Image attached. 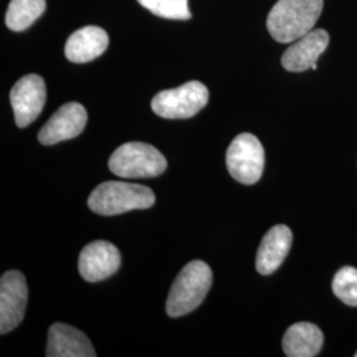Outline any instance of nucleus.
Wrapping results in <instances>:
<instances>
[{"mask_svg": "<svg viewBox=\"0 0 357 357\" xmlns=\"http://www.w3.org/2000/svg\"><path fill=\"white\" fill-rule=\"evenodd\" d=\"M47 8L45 0H11L6 13V24L15 32L26 31Z\"/></svg>", "mask_w": 357, "mask_h": 357, "instance_id": "nucleus-16", "label": "nucleus"}, {"mask_svg": "<svg viewBox=\"0 0 357 357\" xmlns=\"http://www.w3.org/2000/svg\"><path fill=\"white\" fill-rule=\"evenodd\" d=\"M88 113L81 103H65L41 128L38 141L44 146H52L73 139L84 131Z\"/></svg>", "mask_w": 357, "mask_h": 357, "instance_id": "nucleus-9", "label": "nucleus"}, {"mask_svg": "<svg viewBox=\"0 0 357 357\" xmlns=\"http://www.w3.org/2000/svg\"><path fill=\"white\" fill-rule=\"evenodd\" d=\"M323 4V0H278L268 16L271 38L282 44L303 38L314 29Z\"/></svg>", "mask_w": 357, "mask_h": 357, "instance_id": "nucleus-1", "label": "nucleus"}, {"mask_svg": "<svg viewBox=\"0 0 357 357\" xmlns=\"http://www.w3.org/2000/svg\"><path fill=\"white\" fill-rule=\"evenodd\" d=\"M109 47V35L100 26H88L77 29L65 44V56L75 64H85L103 54Z\"/></svg>", "mask_w": 357, "mask_h": 357, "instance_id": "nucleus-14", "label": "nucleus"}, {"mask_svg": "<svg viewBox=\"0 0 357 357\" xmlns=\"http://www.w3.org/2000/svg\"><path fill=\"white\" fill-rule=\"evenodd\" d=\"M150 13L169 20H188L192 15L188 0H138Z\"/></svg>", "mask_w": 357, "mask_h": 357, "instance_id": "nucleus-17", "label": "nucleus"}, {"mask_svg": "<svg viewBox=\"0 0 357 357\" xmlns=\"http://www.w3.org/2000/svg\"><path fill=\"white\" fill-rule=\"evenodd\" d=\"M15 122L20 128L31 125L44 109L47 101V86L43 77L26 75L22 77L10 93Z\"/></svg>", "mask_w": 357, "mask_h": 357, "instance_id": "nucleus-8", "label": "nucleus"}, {"mask_svg": "<svg viewBox=\"0 0 357 357\" xmlns=\"http://www.w3.org/2000/svg\"><path fill=\"white\" fill-rule=\"evenodd\" d=\"M48 357H96L94 347L84 332L75 327L54 323L48 332Z\"/></svg>", "mask_w": 357, "mask_h": 357, "instance_id": "nucleus-13", "label": "nucleus"}, {"mask_svg": "<svg viewBox=\"0 0 357 357\" xmlns=\"http://www.w3.org/2000/svg\"><path fill=\"white\" fill-rule=\"evenodd\" d=\"M209 91L204 84L190 81L175 89L158 93L151 101L153 113L166 119H187L204 109Z\"/></svg>", "mask_w": 357, "mask_h": 357, "instance_id": "nucleus-5", "label": "nucleus"}, {"mask_svg": "<svg viewBox=\"0 0 357 357\" xmlns=\"http://www.w3.org/2000/svg\"><path fill=\"white\" fill-rule=\"evenodd\" d=\"M265 151L253 134L243 132L230 143L227 167L231 178L245 185L255 184L264 172Z\"/></svg>", "mask_w": 357, "mask_h": 357, "instance_id": "nucleus-6", "label": "nucleus"}, {"mask_svg": "<svg viewBox=\"0 0 357 357\" xmlns=\"http://www.w3.org/2000/svg\"><path fill=\"white\" fill-rule=\"evenodd\" d=\"M155 204L151 188L125 181H105L90 193V209L102 216L122 215L135 209H147Z\"/></svg>", "mask_w": 357, "mask_h": 357, "instance_id": "nucleus-2", "label": "nucleus"}, {"mask_svg": "<svg viewBox=\"0 0 357 357\" xmlns=\"http://www.w3.org/2000/svg\"><path fill=\"white\" fill-rule=\"evenodd\" d=\"M355 356H356V357H357V352H356V354H355Z\"/></svg>", "mask_w": 357, "mask_h": 357, "instance_id": "nucleus-19", "label": "nucleus"}, {"mask_svg": "<svg viewBox=\"0 0 357 357\" xmlns=\"http://www.w3.org/2000/svg\"><path fill=\"white\" fill-rule=\"evenodd\" d=\"M293 245V231L286 225H275L262 238L257 252L255 268L262 275H270L281 266Z\"/></svg>", "mask_w": 357, "mask_h": 357, "instance_id": "nucleus-12", "label": "nucleus"}, {"mask_svg": "<svg viewBox=\"0 0 357 357\" xmlns=\"http://www.w3.org/2000/svg\"><path fill=\"white\" fill-rule=\"evenodd\" d=\"M332 291L347 306L357 307V270L352 266L340 268L332 281Z\"/></svg>", "mask_w": 357, "mask_h": 357, "instance_id": "nucleus-18", "label": "nucleus"}, {"mask_svg": "<svg viewBox=\"0 0 357 357\" xmlns=\"http://www.w3.org/2000/svg\"><path fill=\"white\" fill-rule=\"evenodd\" d=\"M110 171L123 178H155L167 169L166 158L149 143L128 142L109 159Z\"/></svg>", "mask_w": 357, "mask_h": 357, "instance_id": "nucleus-4", "label": "nucleus"}, {"mask_svg": "<svg viewBox=\"0 0 357 357\" xmlns=\"http://www.w3.org/2000/svg\"><path fill=\"white\" fill-rule=\"evenodd\" d=\"M121 261V253L113 243L94 241L88 243L79 253L78 271L85 281H103L114 275Z\"/></svg>", "mask_w": 357, "mask_h": 357, "instance_id": "nucleus-10", "label": "nucleus"}, {"mask_svg": "<svg viewBox=\"0 0 357 357\" xmlns=\"http://www.w3.org/2000/svg\"><path fill=\"white\" fill-rule=\"evenodd\" d=\"M28 303V287L26 277L17 271L10 270L0 280V333L16 328L26 315Z\"/></svg>", "mask_w": 357, "mask_h": 357, "instance_id": "nucleus-7", "label": "nucleus"}, {"mask_svg": "<svg viewBox=\"0 0 357 357\" xmlns=\"http://www.w3.org/2000/svg\"><path fill=\"white\" fill-rule=\"evenodd\" d=\"M212 270L203 261H192L181 268L168 294V317L180 318L200 306L212 286Z\"/></svg>", "mask_w": 357, "mask_h": 357, "instance_id": "nucleus-3", "label": "nucleus"}, {"mask_svg": "<svg viewBox=\"0 0 357 357\" xmlns=\"http://www.w3.org/2000/svg\"><path fill=\"white\" fill-rule=\"evenodd\" d=\"M330 36L324 29H312L303 38L294 41L282 56V66L294 73L305 72L317 64L321 53L327 50Z\"/></svg>", "mask_w": 357, "mask_h": 357, "instance_id": "nucleus-11", "label": "nucleus"}, {"mask_svg": "<svg viewBox=\"0 0 357 357\" xmlns=\"http://www.w3.org/2000/svg\"><path fill=\"white\" fill-rule=\"evenodd\" d=\"M324 343V336L314 323H295L283 336L282 347L289 357H314L319 355Z\"/></svg>", "mask_w": 357, "mask_h": 357, "instance_id": "nucleus-15", "label": "nucleus"}]
</instances>
